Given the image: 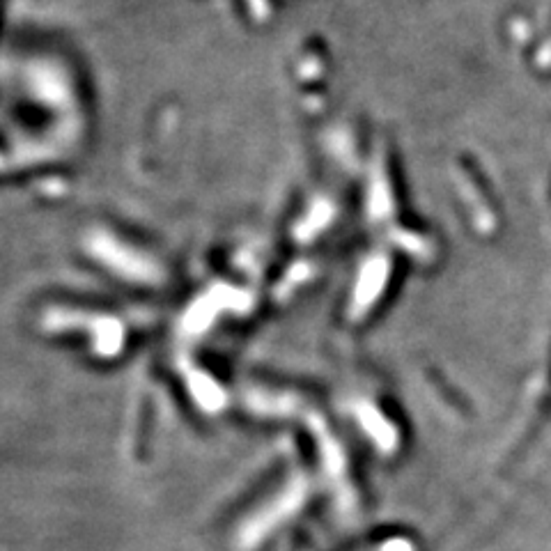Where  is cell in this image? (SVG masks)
<instances>
[{"label": "cell", "mask_w": 551, "mask_h": 551, "mask_svg": "<svg viewBox=\"0 0 551 551\" xmlns=\"http://www.w3.org/2000/svg\"><path fill=\"white\" fill-rule=\"evenodd\" d=\"M310 496V478L306 473H294L287 478V483L271 496L267 503H262L258 510H253L235 533L237 551H253L265 542L271 533L281 529L285 522L297 515L306 506Z\"/></svg>", "instance_id": "cell-1"}, {"label": "cell", "mask_w": 551, "mask_h": 551, "mask_svg": "<svg viewBox=\"0 0 551 551\" xmlns=\"http://www.w3.org/2000/svg\"><path fill=\"white\" fill-rule=\"evenodd\" d=\"M44 329L51 333H67L76 329H85L92 340V352L99 359H115L124 347V327L115 317L88 315L81 310L51 308L44 315Z\"/></svg>", "instance_id": "cell-2"}, {"label": "cell", "mask_w": 551, "mask_h": 551, "mask_svg": "<svg viewBox=\"0 0 551 551\" xmlns=\"http://www.w3.org/2000/svg\"><path fill=\"white\" fill-rule=\"evenodd\" d=\"M306 425L317 441V450H320L324 473H327L329 483L336 487L338 503L343 508H349V503H352V490H349L347 485V464H345L343 448H340L338 439L329 432L327 423H324V418L320 414L308 411Z\"/></svg>", "instance_id": "cell-3"}, {"label": "cell", "mask_w": 551, "mask_h": 551, "mask_svg": "<svg viewBox=\"0 0 551 551\" xmlns=\"http://www.w3.org/2000/svg\"><path fill=\"white\" fill-rule=\"evenodd\" d=\"M248 306H251V299H248L244 292L219 287V290L209 292L207 297L196 301V304L189 308V313H186L180 322V333L186 338H196L209 329V324L216 320V315H219L221 310H246Z\"/></svg>", "instance_id": "cell-4"}, {"label": "cell", "mask_w": 551, "mask_h": 551, "mask_svg": "<svg viewBox=\"0 0 551 551\" xmlns=\"http://www.w3.org/2000/svg\"><path fill=\"white\" fill-rule=\"evenodd\" d=\"M177 368L182 372L193 402H196L205 414H219V411L225 409V405H228V395H225L223 388L216 384L205 370L193 366L189 359L177 361Z\"/></svg>", "instance_id": "cell-5"}, {"label": "cell", "mask_w": 551, "mask_h": 551, "mask_svg": "<svg viewBox=\"0 0 551 551\" xmlns=\"http://www.w3.org/2000/svg\"><path fill=\"white\" fill-rule=\"evenodd\" d=\"M244 407L260 418H290L301 411V398L294 393H274L265 388H246Z\"/></svg>", "instance_id": "cell-6"}, {"label": "cell", "mask_w": 551, "mask_h": 551, "mask_svg": "<svg viewBox=\"0 0 551 551\" xmlns=\"http://www.w3.org/2000/svg\"><path fill=\"white\" fill-rule=\"evenodd\" d=\"M356 418H359L363 430L370 432V437L375 439V444L379 448L393 450L395 432L391 430V425H388L384 418L379 416V411L375 407H370V405H366V402H361V405L356 407Z\"/></svg>", "instance_id": "cell-7"}]
</instances>
